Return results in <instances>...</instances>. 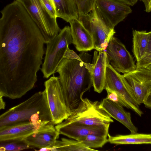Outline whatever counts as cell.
Returning <instances> with one entry per match:
<instances>
[{
  "instance_id": "2e32d148",
  "label": "cell",
  "mask_w": 151,
  "mask_h": 151,
  "mask_svg": "<svg viewBox=\"0 0 151 151\" xmlns=\"http://www.w3.org/2000/svg\"><path fill=\"white\" fill-rule=\"evenodd\" d=\"M46 124L26 122L13 125L0 129V142L24 139L37 132Z\"/></svg>"
},
{
  "instance_id": "1f68e13d",
  "label": "cell",
  "mask_w": 151,
  "mask_h": 151,
  "mask_svg": "<svg viewBox=\"0 0 151 151\" xmlns=\"http://www.w3.org/2000/svg\"><path fill=\"white\" fill-rule=\"evenodd\" d=\"M149 32V41L146 54H151V31Z\"/></svg>"
},
{
  "instance_id": "ffe728a7",
  "label": "cell",
  "mask_w": 151,
  "mask_h": 151,
  "mask_svg": "<svg viewBox=\"0 0 151 151\" xmlns=\"http://www.w3.org/2000/svg\"><path fill=\"white\" fill-rule=\"evenodd\" d=\"M108 142L116 145L151 144V134L131 133L112 136L108 134Z\"/></svg>"
},
{
  "instance_id": "ba28073f",
  "label": "cell",
  "mask_w": 151,
  "mask_h": 151,
  "mask_svg": "<svg viewBox=\"0 0 151 151\" xmlns=\"http://www.w3.org/2000/svg\"><path fill=\"white\" fill-rule=\"evenodd\" d=\"M47 101L54 125L62 123L70 115L58 77L53 76L44 82Z\"/></svg>"
},
{
  "instance_id": "6da1fadb",
  "label": "cell",
  "mask_w": 151,
  "mask_h": 151,
  "mask_svg": "<svg viewBox=\"0 0 151 151\" xmlns=\"http://www.w3.org/2000/svg\"><path fill=\"white\" fill-rule=\"evenodd\" d=\"M0 19V95L21 98L34 86L44 54V37L17 0L5 6Z\"/></svg>"
},
{
  "instance_id": "4dcf8cb0",
  "label": "cell",
  "mask_w": 151,
  "mask_h": 151,
  "mask_svg": "<svg viewBox=\"0 0 151 151\" xmlns=\"http://www.w3.org/2000/svg\"><path fill=\"white\" fill-rule=\"evenodd\" d=\"M129 6H132L134 5L138 0H117Z\"/></svg>"
},
{
  "instance_id": "9c48e42d",
  "label": "cell",
  "mask_w": 151,
  "mask_h": 151,
  "mask_svg": "<svg viewBox=\"0 0 151 151\" xmlns=\"http://www.w3.org/2000/svg\"><path fill=\"white\" fill-rule=\"evenodd\" d=\"M94 9L98 17L110 29L132 12L130 6L117 0H96Z\"/></svg>"
},
{
  "instance_id": "f1b7e54d",
  "label": "cell",
  "mask_w": 151,
  "mask_h": 151,
  "mask_svg": "<svg viewBox=\"0 0 151 151\" xmlns=\"http://www.w3.org/2000/svg\"><path fill=\"white\" fill-rule=\"evenodd\" d=\"M143 103L146 108L151 110V88L147 91Z\"/></svg>"
},
{
  "instance_id": "5bb4252c",
  "label": "cell",
  "mask_w": 151,
  "mask_h": 151,
  "mask_svg": "<svg viewBox=\"0 0 151 151\" xmlns=\"http://www.w3.org/2000/svg\"><path fill=\"white\" fill-rule=\"evenodd\" d=\"M59 134L54 124L49 123L42 126L37 132L24 139L27 144L34 148H48L51 151Z\"/></svg>"
},
{
  "instance_id": "d6a6232c",
  "label": "cell",
  "mask_w": 151,
  "mask_h": 151,
  "mask_svg": "<svg viewBox=\"0 0 151 151\" xmlns=\"http://www.w3.org/2000/svg\"><path fill=\"white\" fill-rule=\"evenodd\" d=\"M3 97L0 95V109H4L5 108V103L3 99Z\"/></svg>"
},
{
  "instance_id": "277c9868",
  "label": "cell",
  "mask_w": 151,
  "mask_h": 151,
  "mask_svg": "<svg viewBox=\"0 0 151 151\" xmlns=\"http://www.w3.org/2000/svg\"><path fill=\"white\" fill-rule=\"evenodd\" d=\"M71 43V29L68 26H65L53 39L46 43L45 56L41 68L44 78H48L56 72Z\"/></svg>"
},
{
  "instance_id": "f546056e",
  "label": "cell",
  "mask_w": 151,
  "mask_h": 151,
  "mask_svg": "<svg viewBox=\"0 0 151 151\" xmlns=\"http://www.w3.org/2000/svg\"><path fill=\"white\" fill-rule=\"evenodd\" d=\"M144 3L145 11L147 12H151V0H140Z\"/></svg>"
},
{
  "instance_id": "4fadbf2b",
  "label": "cell",
  "mask_w": 151,
  "mask_h": 151,
  "mask_svg": "<svg viewBox=\"0 0 151 151\" xmlns=\"http://www.w3.org/2000/svg\"><path fill=\"white\" fill-rule=\"evenodd\" d=\"M123 75L131 86L140 105L143 103L147 91L151 88V72L145 68H136Z\"/></svg>"
},
{
  "instance_id": "d6986e66",
  "label": "cell",
  "mask_w": 151,
  "mask_h": 151,
  "mask_svg": "<svg viewBox=\"0 0 151 151\" xmlns=\"http://www.w3.org/2000/svg\"><path fill=\"white\" fill-rule=\"evenodd\" d=\"M54 4L57 18L69 22L71 20L78 18L77 6L75 0H52Z\"/></svg>"
},
{
  "instance_id": "9a60e30c",
  "label": "cell",
  "mask_w": 151,
  "mask_h": 151,
  "mask_svg": "<svg viewBox=\"0 0 151 151\" xmlns=\"http://www.w3.org/2000/svg\"><path fill=\"white\" fill-rule=\"evenodd\" d=\"M70 25L72 43L79 52H86L95 49L93 38L78 18L69 22Z\"/></svg>"
},
{
  "instance_id": "cb8c5ba5",
  "label": "cell",
  "mask_w": 151,
  "mask_h": 151,
  "mask_svg": "<svg viewBox=\"0 0 151 151\" xmlns=\"http://www.w3.org/2000/svg\"><path fill=\"white\" fill-rule=\"evenodd\" d=\"M1 151H18L34 148L27 144L24 139L0 142Z\"/></svg>"
},
{
  "instance_id": "5b68a950",
  "label": "cell",
  "mask_w": 151,
  "mask_h": 151,
  "mask_svg": "<svg viewBox=\"0 0 151 151\" xmlns=\"http://www.w3.org/2000/svg\"><path fill=\"white\" fill-rule=\"evenodd\" d=\"M105 87L108 88L117 93L119 102L123 106L133 111L141 117L143 112L140 109L132 89L123 75L116 71L107 62Z\"/></svg>"
},
{
  "instance_id": "52a82bcc",
  "label": "cell",
  "mask_w": 151,
  "mask_h": 151,
  "mask_svg": "<svg viewBox=\"0 0 151 151\" xmlns=\"http://www.w3.org/2000/svg\"><path fill=\"white\" fill-rule=\"evenodd\" d=\"M97 101L82 99L78 106L65 121L89 125H101L113 122L111 117L100 106Z\"/></svg>"
},
{
  "instance_id": "4316f807",
  "label": "cell",
  "mask_w": 151,
  "mask_h": 151,
  "mask_svg": "<svg viewBox=\"0 0 151 151\" xmlns=\"http://www.w3.org/2000/svg\"><path fill=\"white\" fill-rule=\"evenodd\" d=\"M150 64H151V54H146L142 58L137 62L136 68H144Z\"/></svg>"
},
{
  "instance_id": "836d02e7",
  "label": "cell",
  "mask_w": 151,
  "mask_h": 151,
  "mask_svg": "<svg viewBox=\"0 0 151 151\" xmlns=\"http://www.w3.org/2000/svg\"><path fill=\"white\" fill-rule=\"evenodd\" d=\"M144 68L151 72V64L148 65Z\"/></svg>"
},
{
  "instance_id": "7402d4cb",
  "label": "cell",
  "mask_w": 151,
  "mask_h": 151,
  "mask_svg": "<svg viewBox=\"0 0 151 151\" xmlns=\"http://www.w3.org/2000/svg\"><path fill=\"white\" fill-rule=\"evenodd\" d=\"M51 151H98L87 147L82 142L76 140L62 138L61 140H57Z\"/></svg>"
},
{
  "instance_id": "83f0119b",
  "label": "cell",
  "mask_w": 151,
  "mask_h": 151,
  "mask_svg": "<svg viewBox=\"0 0 151 151\" xmlns=\"http://www.w3.org/2000/svg\"><path fill=\"white\" fill-rule=\"evenodd\" d=\"M104 89L107 93L106 99L114 102H119L118 95L115 91L107 87H105Z\"/></svg>"
},
{
  "instance_id": "d4e9b609",
  "label": "cell",
  "mask_w": 151,
  "mask_h": 151,
  "mask_svg": "<svg viewBox=\"0 0 151 151\" xmlns=\"http://www.w3.org/2000/svg\"><path fill=\"white\" fill-rule=\"evenodd\" d=\"M79 16L87 14L94 8L96 0H75Z\"/></svg>"
},
{
  "instance_id": "7c38bea8",
  "label": "cell",
  "mask_w": 151,
  "mask_h": 151,
  "mask_svg": "<svg viewBox=\"0 0 151 151\" xmlns=\"http://www.w3.org/2000/svg\"><path fill=\"white\" fill-rule=\"evenodd\" d=\"M110 124L101 125H89L65 120L57 124L55 128L60 134L78 140L90 134L108 136Z\"/></svg>"
},
{
  "instance_id": "7a4b0ae2",
  "label": "cell",
  "mask_w": 151,
  "mask_h": 151,
  "mask_svg": "<svg viewBox=\"0 0 151 151\" xmlns=\"http://www.w3.org/2000/svg\"><path fill=\"white\" fill-rule=\"evenodd\" d=\"M90 56L85 52L78 55L69 48L56 71L70 114L78 107L84 93L93 86Z\"/></svg>"
},
{
  "instance_id": "ac0fdd59",
  "label": "cell",
  "mask_w": 151,
  "mask_h": 151,
  "mask_svg": "<svg viewBox=\"0 0 151 151\" xmlns=\"http://www.w3.org/2000/svg\"><path fill=\"white\" fill-rule=\"evenodd\" d=\"M95 51L91 71L93 86L94 91L101 93L104 89L106 67L108 58L105 51Z\"/></svg>"
},
{
  "instance_id": "484cf974",
  "label": "cell",
  "mask_w": 151,
  "mask_h": 151,
  "mask_svg": "<svg viewBox=\"0 0 151 151\" xmlns=\"http://www.w3.org/2000/svg\"><path fill=\"white\" fill-rule=\"evenodd\" d=\"M45 8L52 17L57 18L55 8L52 0H41Z\"/></svg>"
},
{
  "instance_id": "e0dca14e",
  "label": "cell",
  "mask_w": 151,
  "mask_h": 151,
  "mask_svg": "<svg viewBox=\"0 0 151 151\" xmlns=\"http://www.w3.org/2000/svg\"><path fill=\"white\" fill-rule=\"evenodd\" d=\"M100 107L111 117L125 126L131 133H137V128L133 123L130 112L126 111L119 102H115L106 98L100 103Z\"/></svg>"
},
{
  "instance_id": "44dd1931",
  "label": "cell",
  "mask_w": 151,
  "mask_h": 151,
  "mask_svg": "<svg viewBox=\"0 0 151 151\" xmlns=\"http://www.w3.org/2000/svg\"><path fill=\"white\" fill-rule=\"evenodd\" d=\"M149 32L146 31H133V54L137 61L147 54Z\"/></svg>"
},
{
  "instance_id": "3957f363",
  "label": "cell",
  "mask_w": 151,
  "mask_h": 151,
  "mask_svg": "<svg viewBox=\"0 0 151 151\" xmlns=\"http://www.w3.org/2000/svg\"><path fill=\"white\" fill-rule=\"evenodd\" d=\"M26 122L53 124L45 90L35 93L0 116V129Z\"/></svg>"
},
{
  "instance_id": "8fae6325",
  "label": "cell",
  "mask_w": 151,
  "mask_h": 151,
  "mask_svg": "<svg viewBox=\"0 0 151 151\" xmlns=\"http://www.w3.org/2000/svg\"><path fill=\"white\" fill-rule=\"evenodd\" d=\"M105 50L109 63L119 73L125 74L136 69L132 56L117 38L112 37Z\"/></svg>"
},
{
  "instance_id": "8992f818",
  "label": "cell",
  "mask_w": 151,
  "mask_h": 151,
  "mask_svg": "<svg viewBox=\"0 0 151 151\" xmlns=\"http://www.w3.org/2000/svg\"><path fill=\"white\" fill-rule=\"evenodd\" d=\"M24 8L37 26L43 35L46 44L51 41L61 29L56 18L50 15L41 0H17Z\"/></svg>"
},
{
  "instance_id": "30bf717a",
  "label": "cell",
  "mask_w": 151,
  "mask_h": 151,
  "mask_svg": "<svg viewBox=\"0 0 151 151\" xmlns=\"http://www.w3.org/2000/svg\"><path fill=\"white\" fill-rule=\"evenodd\" d=\"M78 19L92 35L96 50H106L109 41L116 32L109 28L97 15L94 9L90 13L80 16Z\"/></svg>"
},
{
  "instance_id": "603a6c76",
  "label": "cell",
  "mask_w": 151,
  "mask_h": 151,
  "mask_svg": "<svg viewBox=\"0 0 151 151\" xmlns=\"http://www.w3.org/2000/svg\"><path fill=\"white\" fill-rule=\"evenodd\" d=\"M107 136L90 134L80 138V141L87 147L89 148L102 147L108 142Z\"/></svg>"
}]
</instances>
